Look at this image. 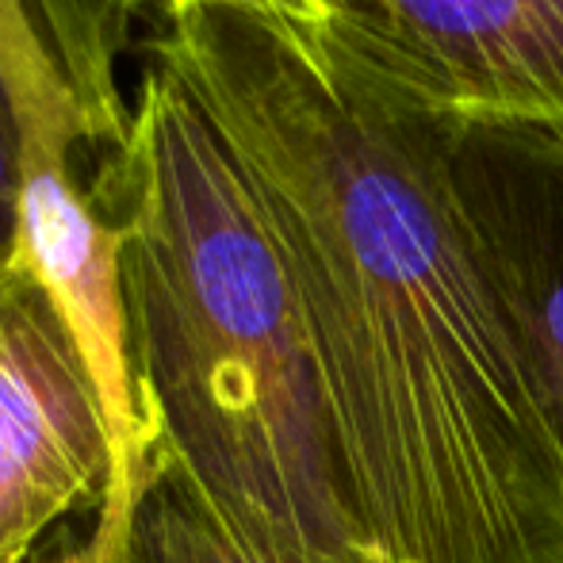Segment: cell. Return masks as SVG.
Returning a JSON list of instances; mask_svg holds the SVG:
<instances>
[{
  "label": "cell",
  "mask_w": 563,
  "mask_h": 563,
  "mask_svg": "<svg viewBox=\"0 0 563 563\" xmlns=\"http://www.w3.org/2000/svg\"><path fill=\"white\" fill-rule=\"evenodd\" d=\"M146 54L280 245L372 556L563 563V456L452 211L445 115L227 8L169 20Z\"/></svg>",
  "instance_id": "obj_1"
},
{
  "label": "cell",
  "mask_w": 563,
  "mask_h": 563,
  "mask_svg": "<svg viewBox=\"0 0 563 563\" xmlns=\"http://www.w3.org/2000/svg\"><path fill=\"white\" fill-rule=\"evenodd\" d=\"M89 196L119 238L162 445L291 563H379L341 472L303 303L257 196L203 108L146 58L126 139Z\"/></svg>",
  "instance_id": "obj_2"
},
{
  "label": "cell",
  "mask_w": 563,
  "mask_h": 563,
  "mask_svg": "<svg viewBox=\"0 0 563 563\" xmlns=\"http://www.w3.org/2000/svg\"><path fill=\"white\" fill-rule=\"evenodd\" d=\"M319 54L433 115L563 123V0H341Z\"/></svg>",
  "instance_id": "obj_3"
},
{
  "label": "cell",
  "mask_w": 563,
  "mask_h": 563,
  "mask_svg": "<svg viewBox=\"0 0 563 563\" xmlns=\"http://www.w3.org/2000/svg\"><path fill=\"white\" fill-rule=\"evenodd\" d=\"M456 223L563 456V123L449 119Z\"/></svg>",
  "instance_id": "obj_4"
},
{
  "label": "cell",
  "mask_w": 563,
  "mask_h": 563,
  "mask_svg": "<svg viewBox=\"0 0 563 563\" xmlns=\"http://www.w3.org/2000/svg\"><path fill=\"white\" fill-rule=\"evenodd\" d=\"M108 449L100 410L58 311L27 273H0V563L100 503Z\"/></svg>",
  "instance_id": "obj_5"
},
{
  "label": "cell",
  "mask_w": 563,
  "mask_h": 563,
  "mask_svg": "<svg viewBox=\"0 0 563 563\" xmlns=\"http://www.w3.org/2000/svg\"><path fill=\"white\" fill-rule=\"evenodd\" d=\"M126 563H291L261 544L165 445L134 518Z\"/></svg>",
  "instance_id": "obj_6"
},
{
  "label": "cell",
  "mask_w": 563,
  "mask_h": 563,
  "mask_svg": "<svg viewBox=\"0 0 563 563\" xmlns=\"http://www.w3.org/2000/svg\"><path fill=\"white\" fill-rule=\"evenodd\" d=\"M35 4L92 119L97 154H108L126 139L131 123V100L119 92L115 74L131 20H123L115 0H35Z\"/></svg>",
  "instance_id": "obj_7"
},
{
  "label": "cell",
  "mask_w": 563,
  "mask_h": 563,
  "mask_svg": "<svg viewBox=\"0 0 563 563\" xmlns=\"http://www.w3.org/2000/svg\"><path fill=\"white\" fill-rule=\"evenodd\" d=\"M338 4L341 0H115V8L123 12V20H131L139 8H162L165 23L177 15L200 12V8H227V12H245L253 20L268 23L280 35H288L291 43H299L303 51H319L327 43V35L338 23Z\"/></svg>",
  "instance_id": "obj_8"
},
{
  "label": "cell",
  "mask_w": 563,
  "mask_h": 563,
  "mask_svg": "<svg viewBox=\"0 0 563 563\" xmlns=\"http://www.w3.org/2000/svg\"><path fill=\"white\" fill-rule=\"evenodd\" d=\"M15 230H20V169H15V119L0 69V273L15 261Z\"/></svg>",
  "instance_id": "obj_9"
},
{
  "label": "cell",
  "mask_w": 563,
  "mask_h": 563,
  "mask_svg": "<svg viewBox=\"0 0 563 563\" xmlns=\"http://www.w3.org/2000/svg\"><path fill=\"white\" fill-rule=\"evenodd\" d=\"M43 563H92V556L85 552V541L77 544V549H69V552H62V556H54V560H43Z\"/></svg>",
  "instance_id": "obj_10"
}]
</instances>
